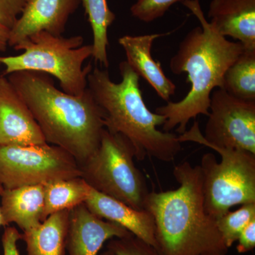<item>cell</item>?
<instances>
[{
    "label": "cell",
    "mask_w": 255,
    "mask_h": 255,
    "mask_svg": "<svg viewBox=\"0 0 255 255\" xmlns=\"http://www.w3.org/2000/svg\"><path fill=\"white\" fill-rule=\"evenodd\" d=\"M182 4L200 22L180 42L177 53L169 62L174 75L187 73L190 90L183 100L167 102L157 107L155 113L165 117L163 131H187L191 119L209 116L211 95L216 88L223 89L226 71L246 49L240 42L229 41L208 21L199 0H184Z\"/></svg>",
    "instance_id": "cell-1"
},
{
    "label": "cell",
    "mask_w": 255,
    "mask_h": 255,
    "mask_svg": "<svg viewBox=\"0 0 255 255\" xmlns=\"http://www.w3.org/2000/svg\"><path fill=\"white\" fill-rule=\"evenodd\" d=\"M31 110L47 143L58 146L82 164L97 150L105 114L88 88L74 96L58 90L47 74L18 71L6 76Z\"/></svg>",
    "instance_id": "cell-2"
},
{
    "label": "cell",
    "mask_w": 255,
    "mask_h": 255,
    "mask_svg": "<svg viewBox=\"0 0 255 255\" xmlns=\"http://www.w3.org/2000/svg\"><path fill=\"white\" fill-rule=\"evenodd\" d=\"M173 175L177 189L150 191L144 203L155 223L157 251L160 255L228 253L216 219L204 207L199 165L183 162L174 166Z\"/></svg>",
    "instance_id": "cell-3"
},
{
    "label": "cell",
    "mask_w": 255,
    "mask_h": 255,
    "mask_svg": "<svg viewBox=\"0 0 255 255\" xmlns=\"http://www.w3.org/2000/svg\"><path fill=\"white\" fill-rule=\"evenodd\" d=\"M122 81H112L107 69L92 68L87 77V88L105 114V128L128 139L133 145L135 158L147 156L162 162L173 161L182 150L178 135L159 130L166 118L150 112L140 88V77L127 61L119 65Z\"/></svg>",
    "instance_id": "cell-4"
},
{
    "label": "cell",
    "mask_w": 255,
    "mask_h": 255,
    "mask_svg": "<svg viewBox=\"0 0 255 255\" xmlns=\"http://www.w3.org/2000/svg\"><path fill=\"white\" fill-rule=\"evenodd\" d=\"M81 36L65 38L42 31L34 33L14 47L23 50L15 56H0L7 76L18 71L39 72L59 80L62 91L69 95H82L87 88V77L91 63L83 68L85 60L92 55V46H84Z\"/></svg>",
    "instance_id": "cell-5"
},
{
    "label": "cell",
    "mask_w": 255,
    "mask_h": 255,
    "mask_svg": "<svg viewBox=\"0 0 255 255\" xmlns=\"http://www.w3.org/2000/svg\"><path fill=\"white\" fill-rule=\"evenodd\" d=\"M134 158L128 139L105 128L98 148L80 165L82 177L95 190L142 211L150 191Z\"/></svg>",
    "instance_id": "cell-6"
},
{
    "label": "cell",
    "mask_w": 255,
    "mask_h": 255,
    "mask_svg": "<svg viewBox=\"0 0 255 255\" xmlns=\"http://www.w3.org/2000/svg\"><path fill=\"white\" fill-rule=\"evenodd\" d=\"M219 152L206 153L199 165L202 176L204 207L217 219L233 206L255 203V154L240 149L211 146Z\"/></svg>",
    "instance_id": "cell-7"
},
{
    "label": "cell",
    "mask_w": 255,
    "mask_h": 255,
    "mask_svg": "<svg viewBox=\"0 0 255 255\" xmlns=\"http://www.w3.org/2000/svg\"><path fill=\"white\" fill-rule=\"evenodd\" d=\"M208 117L204 135L195 121L190 130L178 135L179 142L240 149L255 154V101L242 100L224 89H215Z\"/></svg>",
    "instance_id": "cell-8"
},
{
    "label": "cell",
    "mask_w": 255,
    "mask_h": 255,
    "mask_svg": "<svg viewBox=\"0 0 255 255\" xmlns=\"http://www.w3.org/2000/svg\"><path fill=\"white\" fill-rule=\"evenodd\" d=\"M80 177L76 159L58 146H0V185L4 189Z\"/></svg>",
    "instance_id": "cell-9"
},
{
    "label": "cell",
    "mask_w": 255,
    "mask_h": 255,
    "mask_svg": "<svg viewBox=\"0 0 255 255\" xmlns=\"http://www.w3.org/2000/svg\"><path fill=\"white\" fill-rule=\"evenodd\" d=\"M47 143L36 119L6 76H0V146Z\"/></svg>",
    "instance_id": "cell-10"
},
{
    "label": "cell",
    "mask_w": 255,
    "mask_h": 255,
    "mask_svg": "<svg viewBox=\"0 0 255 255\" xmlns=\"http://www.w3.org/2000/svg\"><path fill=\"white\" fill-rule=\"evenodd\" d=\"M81 0H26L21 14L10 29L8 46L14 48L28 36L44 31L62 36L70 16Z\"/></svg>",
    "instance_id": "cell-11"
},
{
    "label": "cell",
    "mask_w": 255,
    "mask_h": 255,
    "mask_svg": "<svg viewBox=\"0 0 255 255\" xmlns=\"http://www.w3.org/2000/svg\"><path fill=\"white\" fill-rule=\"evenodd\" d=\"M130 233L120 225L96 216L82 204L70 211L66 248L69 255H100L106 242Z\"/></svg>",
    "instance_id": "cell-12"
},
{
    "label": "cell",
    "mask_w": 255,
    "mask_h": 255,
    "mask_svg": "<svg viewBox=\"0 0 255 255\" xmlns=\"http://www.w3.org/2000/svg\"><path fill=\"white\" fill-rule=\"evenodd\" d=\"M169 33L124 36L119 39V44L127 55L129 66L140 78L145 79L157 95L167 102H169L171 96L175 94L176 86L166 76L160 63L152 58L151 52L153 42Z\"/></svg>",
    "instance_id": "cell-13"
},
{
    "label": "cell",
    "mask_w": 255,
    "mask_h": 255,
    "mask_svg": "<svg viewBox=\"0 0 255 255\" xmlns=\"http://www.w3.org/2000/svg\"><path fill=\"white\" fill-rule=\"evenodd\" d=\"M208 17L222 36L255 50V0H211Z\"/></svg>",
    "instance_id": "cell-14"
},
{
    "label": "cell",
    "mask_w": 255,
    "mask_h": 255,
    "mask_svg": "<svg viewBox=\"0 0 255 255\" xmlns=\"http://www.w3.org/2000/svg\"><path fill=\"white\" fill-rule=\"evenodd\" d=\"M85 204L96 216L120 225L157 249L155 223L152 216L145 210L132 209L122 201L102 194L92 188Z\"/></svg>",
    "instance_id": "cell-15"
},
{
    "label": "cell",
    "mask_w": 255,
    "mask_h": 255,
    "mask_svg": "<svg viewBox=\"0 0 255 255\" xmlns=\"http://www.w3.org/2000/svg\"><path fill=\"white\" fill-rule=\"evenodd\" d=\"M0 197V207L6 226L14 223L24 233L38 227L44 221L43 184L1 188Z\"/></svg>",
    "instance_id": "cell-16"
},
{
    "label": "cell",
    "mask_w": 255,
    "mask_h": 255,
    "mask_svg": "<svg viewBox=\"0 0 255 255\" xmlns=\"http://www.w3.org/2000/svg\"><path fill=\"white\" fill-rule=\"evenodd\" d=\"M70 211L50 214L38 226L22 234L28 255H64Z\"/></svg>",
    "instance_id": "cell-17"
},
{
    "label": "cell",
    "mask_w": 255,
    "mask_h": 255,
    "mask_svg": "<svg viewBox=\"0 0 255 255\" xmlns=\"http://www.w3.org/2000/svg\"><path fill=\"white\" fill-rule=\"evenodd\" d=\"M92 187L82 177L44 184V220L50 214L85 204Z\"/></svg>",
    "instance_id": "cell-18"
},
{
    "label": "cell",
    "mask_w": 255,
    "mask_h": 255,
    "mask_svg": "<svg viewBox=\"0 0 255 255\" xmlns=\"http://www.w3.org/2000/svg\"><path fill=\"white\" fill-rule=\"evenodd\" d=\"M81 3L93 34L92 57L95 62L108 68V28L116 19V15L110 9L107 0H81Z\"/></svg>",
    "instance_id": "cell-19"
},
{
    "label": "cell",
    "mask_w": 255,
    "mask_h": 255,
    "mask_svg": "<svg viewBox=\"0 0 255 255\" xmlns=\"http://www.w3.org/2000/svg\"><path fill=\"white\" fill-rule=\"evenodd\" d=\"M223 89L238 98L255 101V50H243L228 69Z\"/></svg>",
    "instance_id": "cell-20"
},
{
    "label": "cell",
    "mask_w": 255,
    "mask_h": 255,
    "mask_svg": "<svg viewBox=\"0 0 255 255\" xmlns=\"http://www.w3.org/2000/svg\"><path fill=\"white\" fill-rule=\"evenodd\" d=\"M255 220V203L243 204L237 211H228L216 220V226L228 249L238 241L248 223Z\"/></svg>",
    "instance_id": "cell-21"
},
{
    "label": "cell",
    "mask_w": 255,
    "mask_h": 255,
    "mask_svg": "<svg viewBox=\"0 0 255 255\" xmlns=\"http://www.w3.org/2000/svg\"><path fill=\"white\" fill-rule=\"evenodd\" d=\"M107 249L114 255H160L154 247L132 233L124 238L110 240Z\"/></svg>",
    "instance_id": "cell-22"
},
{
    "label": "cell",
    "mask_w": 255,
    "mask_h": 255,
    "mask_svg": "<svg viewBox=\"0 0 255 255\" xmlns=\"http://www.w3.org/2000/svg\"><path fill=\"white\" fill-rule=\"evenodd\" d=\"M184 0H137L130 7L133 17L145 23H150L163 16L169 8Z\"/></svg>",
    "instance_id": "cell-23"
},
{
    "label": "cell",
    "mask_w": 255,
    "mask_h": 255,
    "mask_svg": "<svg viewBox=\"0 0 255 255\" xmlns=\"http://www.w3.org/2000/svg\"><path fill=\"white\" fill-rule=\"evenodd\" d=\"M26 0H0V24L11 29L22 11Z\"/></svg>",
    "instance_id": "cell-24"
},
{
    "label": "cell",
    "mask_w": 255,
    "mask_h": 255,
    "mask_svg": "<svg viewBox=\"0 0 255 255\" xmlns=\"http://www.w3.org/2000/svg\"><path fill=\"white\" fill-rule=\"evenodd\" d=\"M21 238L22 234L16 228L6 226L1 238L4 255H20L17 243Z\"/></svg>",
    "instance_id": "cell-25"
},
{
    "label": "cell",
    "mask_w": 255,
    "mask_h": 255,
    "mask_svg": "<svg viewBox=\"0 0 255 255\" xmlns=\"http://www.w3.org/2000/svg\"><path fill=\"white\" fill-rule=\"evenodd\" d=\"M237 251L246 253L253 251L255 247V220L248 223L241 231L238 238Z\"/></svg>",
    "instance_id": "cell-26"
},
{
    "label": "cell",
    "mask_w": 255,
    "mask_h": 255,
    "mask_svg": "<svg viewBox=\"0 0 255 255\" xmlns=\"http://www.w3.org/2000/svg\"><path fill=\"white\" fill-rule=\"evenodd\" d=\"M9 28L0 24V52L6 51L9 38Z\"/></svg>",
    "instance_id": "cell-27"
},
{
    "label": "cell",
    "mask_w": 255,
    "mask_h": 255,
    "mask_svg": "<svg viewBox=\"0 0 255 255\" xmlns=\"http://www.w3.org/2000/svg\"><path fill=\"white\" fill-rule=\"evenodd\" d=\"M1 188L2 187L0 185V190H1ZM1 226H4V227H6V226H6V223H5L2 214H1V207H0V227H1Z\"/></svg>",
    "instance_id": "cell-28"
},
{
    "label": "cell",
    "mask_w": 255,
    "mask_h": 255,
    "mask_svg": "<svg viewBox=\"0 0 255 255\" xmlns=\"http://www.w3.org/2000/svg\"><path fill=\"white\" fill-rule=\"evenodd\" d=\"M100 255H114V253H112V251H110V250L107 249V251L102 253V254Z\"/></svg>",
    "instance_id": "cell-29"
},
{
    "label": "cell",
    "mask_w": 255,
    "mask_h": 255,
    "mask_svg": "<svg viewBox=\"0 0 255 255\" xmlns=\"http://www.w3.org/2000/svg\"><path fill=\"white\" fill-rule=\"evenodd\" d=\"M203 255H227V253H209V254Z\"/></svg>",
    "instance_id": "cell-30"
},
{
    "label": "cell",
    "mask_w": 255,
    "mask_h": 255,
    "mask_svg": "<svg viewBox=\"0 0 255 255\" xmlns=\"http://www.w3.org/2000/svg\"><path fill=\"white\" fill-rule=\"evenodd\" d=\"M1 63H0V67H1Z\"/></svg>",
    "instance_id": "cell-31"
}]
</instances>
